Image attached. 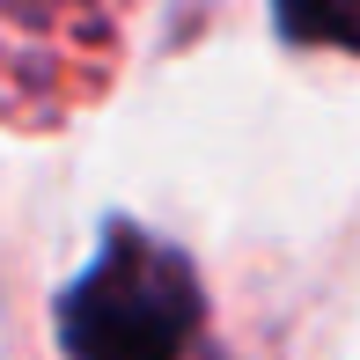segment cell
Listing matches in <instances>:
<instances>
[{"instance_id":"cell-2","label":"cell","mask_w":360,"mask_h":360,"mask_svg":"<svg viewBox=\"0 0 360 360\" xmlns=\"http://www.w3.org/2000/svg\"><path fill=\"white\" fill-rule=\"evenodd\" d=\"M272 30L287 44L360 52V0H272Z\"/></svg>"},{"instance_id":"cell-1","label":"cell","mask_w":360,"mask_h":360,"mask_svg":"<svg viewBox=\"0 0 360 360\" xmlns=\"http://www.w3.org/2000/svg\"><path fill=\"white\" fill-rule=\"evenodd\" d=\"M52 323L67 360H184L191 331L206 323V294L176 243L110 214L89 265L59 287Z\"/></svg>"}]
</instances>
